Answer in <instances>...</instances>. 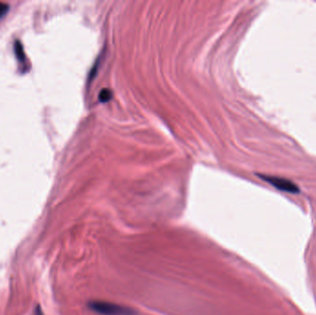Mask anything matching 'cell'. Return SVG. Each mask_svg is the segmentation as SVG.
I'll return each mask as SVG.
<instances>
[{
	"mask_svg": "<svg viewBox=\"0 0 316 315\" xmlns=\"http://www.w3.org/2000/svg\"><path fill=\"white\" fill-rule=\"evenodd\" d=\"M88 308L100 315H136L135 311L131 308L108 301H90Z\"/></svg>",
	"mask_w": 316,
	"mask_h": 315,
	"instance_id": "cell-1",
	"label": "cell"
},
{
	"mask_svg": "<svg viewBox=\"0 0 316 315\" xmlns=\"http://www.w3.org/2000/svg\"><path fill=\"white\" fill-rule=\"evenodd\" d=\"M260 178L264 179L265 181L271 184L272 186L277 188L282 191H286L289 193H299L300 189L295 183L291 182L290 180L283 178V177H275V176H267V175H258Z\"/></svg>",
	"mask_w": 316,
	"mask_h": 315,
	"instance_id": "cell-2",
	"label": "cell"
},
{
	"mask_svg": "<svg viewBox=\"0 0 316 315\" xmlns=\"http://www.w3.org/2000/svg\"><path fill=\"white\" fill-rule=\"evenodd\" d=\"M15 52H16V56L19 59L20 61H24L25 59V54H24V50H23V47L20 44L19 41H16L15 43Z\"/></svg>",
	"mask_w": 316,
	"mask_h": 315,
	"instance_id": "cell-3",
	"label": "cell"
},
{
	"mask_svg": "<svg viewBox=\"0 0 316 315\" xmlns=\"http://www.w3.org/2000/svg\"><path fill=\"white\" fill-rule=\"evenodd\" d=\"M99 97L102 102H108L112 97V92L109 89H105L100 93Z\"/></svg>",
	"mask_w": 316,
	"mask_h": 315,
	"instance_id": "cell-4",
	"label": "cell"
},
{
	"mask_svg": "<svg viewBox=\"0 0 316 315\" xmlns=\"http://www.w3.org/2000/svg\"><path fill=\"white\" fill-rule=\"evenodd\" d=\"M9 9H10V6L8 4L0 2V18L3 17L8 12Z\"/></svg>",
	"mask_w": 316,
	"mask_h": 315,
	"instance_id": "cell-5",
	"label": "cell"
}]
</instances>
